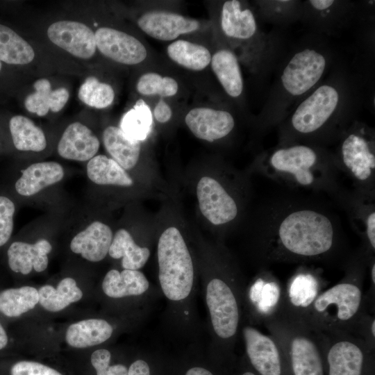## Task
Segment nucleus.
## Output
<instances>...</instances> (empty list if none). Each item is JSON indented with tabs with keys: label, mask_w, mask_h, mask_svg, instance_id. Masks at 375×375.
Instances as JSON below:
<instances>
[{
	"label": "nucleus",
	"mask_w": 375,
	"mask_h": 375,
	"mask_svg": "<svg viewBox=\"0 0 375 375\" xmlns=\"http://www.w3.org/2000/svg\"><path fill=\"white\" fill-rule=\"evenodd\" d=\"M283 188L265 197L256 247L262 269L274 263L343 267L353 251L333 200Z\"/></svg>",
	"instance_id": "nucleus-1"
},
{
	"label": "nucleus",
	"mask_w": 375,
	"mask_h": 375,
	"mask_svg": "<svg viewBox=\"0 0 375 375\" xmlns=\"http://www.w3.org/2000/svg\"><path fill=\"white\" fill-rule=\"evenodd\" d=\"M342 74L321 82L279 124V144L337 142L351 122L355 97Z\"/></svg>",
	"instance_id": "nucleus-2"
},
{
	"label": "nucleus",
	"mask_w": 375,
	"mask_h": 375,
	"mask_svg": "<svg viewBox=\"0 0 375 375\" xmlns=\"http://www.w3.org/2000/svg\"><path fill=\"white\" fill-rule=\"evenodd\" d=\"M265 176L282 187L328 195L340 206L349 192L341 184L334 153L326 147L303 142L278 144L260 158Z\"/></svg>",
	"instance_id": "nucleus-3"
},
{
	"label": "nucleus",
	"mask_w": 375,
	"mask_h": 375,
	"mask_svg": "<svg viewBox=\"0 0 375 375\" xmlns=\"http://www.w3.org/2000/svg\"><path fill=\"white\" fill-rule=\"evenodd\" d=\"M367 262L361 248L353 251L342 267V278L322 291L300 317L320 332L355 335L360 319L369 312L364 292Z\"/></svg>",
	"instance_id": "nucleus-4"
},
{
	"label": "nucleus",
	"mask_w": 375,
	"mask_h": 375,
	"mask_svg": "<svg viewBox=\"0 0 375 375\" xmlns=\"http://www.w3.org/2000/svg\"><path fill=\"white\" fill-rule=\"evenodd\" d=\"M331 62V53L322 42H306L290 54L262 113L265 129L279 125L290 107L321 83Z\"/></svg>",
	"instance_id": "nucleus-5"
},
{
	"label": "nucleus",
	"mask_w": 375,
	"mask_h": 375,
	"mask_svg": "<svg viewBox=\"0 0 375 375\" xmlns=\"http://www.w3.org/2000/svg\"><path fill=\"white\" fill-rule=\"evenodd\" d=\"M262 324L276 340L292 375H325L321 332L282 308Z\"/></svg>",
	"instance_id": "nucleus-6"
},
{
	"label": "nucleus",
	"mask_w": 375,
	"mask_h": 375,
	"mask_svg": "<svg viewBox=\"0 0 375 375\" xmlns=\"http://www.w3.org/2000/svg\"><path fill=\"white\" fill-rule=\"evenodd\" d=\"M337 142L334 154L341 172L352 181L355 192L374 197L375 141L372 128L354 120Z\"/></svg>",
	"instance_id": "nucleus-7"
},
{
	"label": "nucleus",
	"mask_w": 375,
	"mask_h": 375,
	"mask_svg": "<svg viewBox=\"0 0 375 375\" xmlns=\"http://www.w3.org/2000/svg\"><path fill=\"white\" fill-rule=\"evenodd\" d=\"M244 290L230 275L210 278L206 286L205 299L212 331L217 344L233 347L240 328Z\"/></svg>",
	"instance_id": "nucleus-8"
},
{
	"label": "nucleus",
	"mask_w": 375,
	"mask_h": 375,
	"mask_svg": "<svg viewBox=\"0 0 375 375\" xmlns=\"http://www.w3.org/2000/svg\"><path fill=\"white\" fill-rule=\"evenodd\" d=\"M158 280L162 293L172 301H181L190 294L194 267L187 244L178 228L171 226L158 242Z\"/></svg>",
	"instance_id": "nucleus-9"
},
{
	"label": "nucleus",
	"mask_w": 375,
	"mask_h": 375,
	"mask_svg": "<svg viewBox=\"0 0 375 375\" xmlns=\"http://www.w3.org/2000/svg\"><path fill=\"white\" fill-rule=\"evenodd\" d=\"M321 334L328 375L364 374L373 351L359 337L342 331Z\"/></svg>",
	"instance_id": "nucleus-10"
},
{
	"label": "nucleus",
	"mask_w": 375,
	"mask_h": 375,
	"mask_svg": "<svg viewBox=\"0 0 375 375\" xmlns=\"http://www.w3.org/2000/svg\"><path fill=\"white\" fill-rule=\"evenodd\" d=\"M219 25L223 35L228 40L240 44L253 42L272 56L271 42L259 30L253 10L242 1L228 0L223 2Z\"/></svg>",
	"instance_id": "nucleus-11"
},
{
	"label": "nucleus",
	"mask_w": 375,
	"mask_h": 375,
	"mask_svg": "<svg viewBox=\"0 0 375 375\" xmlns=\"http://www.w3.org/2000/svg\"><path fill=\"white\" fill-rule=\"evenodd\" d=\"M284 297V287L267 269H262L244 292V304L251 319L262 324L280 309Z\"/></svg>",
	"instance_id": "nucleus-12"
},
{
	"label": "nucleus",
	"mask_w": 375,
	"mask_h": 375,
	"mask_svg": "<svg viewBox=\"0 0 375 375\" xmlns=\"http://www.w3.org/2000/svg\"><path fill=\"white\" fill-rule=\"evenodd\" d=\"M247 358L259 375H283V360L274 338L250 324L241 327Z\"/></svg>",
	"instance_id": "nucleus-13"
},
{
	"label": "nucleus",
	"mask_w": 375,
	"mask_h": 375,
	"mask_svg": "<svg viewBox=\"0 0 375 375\" xmlns=\"http://www.w3.org/2000/svg\"><path fill=\"white\" fill-rule=\"evenodd\" d=\"M197 194L201 213L213 225H224L237 217L238 203L215 178L202 177L197 184Z\"/></svg>",
	"instance_id": "nucleus-14"
},
{
	"label": "nucleus",
	"mask_w": 375,
	"mask_h": 375,
	"mask_svg": "<svg viewBox=\"0 0 375 375\" xmlns=\"http://www.w3.org/2000/svg\"><path fill=\"white\" fill-rule=\"evenodd\" d=\"M96 46L106 58L120 64L135 65L142 62L148 56L144 44L124 31L100 27L94 33Z\"/></svg>",
	"instance_id": "nucleus-15"
},
{
	"label": "nucleus",
	"mask_w": 375,
	"mask_h": 375,
	"mask_svg": "<svg viewBox=\"0 0 375 375\" xmlns=\"http://www.w3.org/2000/svg\"><path fill=\"white\" fill-rule=\"evenodd\" d=\"M326 285L320 272L301 267L284 288L281 308L301 317Z\"/></svg>",
	"instance_id": "nucleus-16"
},
{
	"label": "nucleus",
	"mask_w": 375,
	"mask_h": 375,
	"mask_svg": "<svg viewBox=\"0 0 375 375\" xmlns=\"http://www.w3.org/2000/svg\"><path fill=\"white\" fill-rule=\"evenodd\" d=\"M138 27L148 36L160 41L173 42L180 35L194 33L201 26L194 18L167 10H149L139 17Z\"/></svg>",
	"instance_id": "nucleus-17"
},
{
	"label": "nucleus",
	"mask_w": 375,
	"mask_h": 375,
	"mask_svg": "<svg viewBox=\"0 0 375 375\" xmlns=\"http://www.w3.org/2000/svg\"><path fill=\"white\" fill-rule=\"evenodd\" d=\"M47 35L53 44L76 57L88 59L96 52L94 33L83 23L69 20L54 22L49 26Z\"/></svg>",
	"instance_id": "nucleus-18"
},
{
	"label": "nucleus",
	"mask_w": 375,
	"mask_h": 375,
	"mask_svg": "<svg viewBox=\"0 0 375 375\" xmlns=\"http://www.w3.org/2000/svg\"><path fill=\"white\" fill-rule=\"evenodd\" d=\"M185 122L197 138L214 142L228 136L234 129L233 115L228 110L210 107H196L190 110Z\"/></svg>",
	"instance_id": "nucleus-19"
},
{
	"label": "nucleus",
	"mask_w": 375,
	"mask_h": 375,
	"mask_svg": "<svg viewBox=\"0 0 375 375\" xmlns=\"http://www.w3.org/2000/svg\"><path fill=\"white\" fill-rule=\"evenodd\" d=\"M51 249V244L45 239L33 244L14 241L6 250L8 266L12 272L22 275L30 274L32 269L42 272L47 268Z\"/></svg>",
	"instance_id": "nucleus-20"
},
{
	"label": "nucleus",
	"mask_w": 375,
	"mask_h": 375,
	"mask_svg": "<svg viewBox=\"0 0 375 375\" xmlns=\"http://www.w3.org/2000/svg\"><path fill=\"white\" fill-rule=\"evenodd\" d=\"M99 147V140L92 131L76 122L65 128L58 142L57 151L65 159L86 161L96 156Z\"/></svg>",
	"instance_id": "nucleus-21"
},
{
	"label": "nucleus",
	"mask_w": 375,
	"mask_h": 375,
	"mask_svg": "<svg viewBox=\"0 0 375 375\" xmlns=\"http://www.w3.org/2000/svg\"><path fill=\"white\" fill-rule=\"evenodd\" d=\"M112 238V231L107 224L94 221L72 238L69 247L84 259L97 262L108 253Z\"/></svg>",
	"instance_id": "nucleus-22"
},
{
	"label": "nucleus",
	"mask_w": 375,
	"mask_h": 375,
	"mask_svg": "<svg viewBox=\"0 0 375 375\" xmlns=\"http://www.w3.org/2000/svg\"><path fill=\"white\" fill-rule=\"evenodd\" d=\"M65 175L62 166L54 161L33 163L22 171L15 181V192L22 197L33 196L47 186L60 181Z\"/></svg>",
	"instance_id": "nucleus-23"
},
{
	"label": "nucleus",
	"mask_w": 375,
	"mask_h": 375,
	"mask_svg": "<svg viewBox=\"0 0 375 375\" xmlns=\"http://www.w3.org/2000/svg\"><path fill=\"white\" fill-rule=\"evenodd\" d=\"M210 65L227 95L240 98L244 90V81L237 55L228 48L219 49L212 55Z\"/></svg>",
	"instance_id": "nucleus-24"
},
{
	"label": "nucleus",
	"mask_w": 375,
	"mask_h": 375,
	"mask_svg": "<svg viewBox=\"0 0 375 375\" xmlns=\"http://www.w3.org/2000/svg\"><path fill=\"white\" fill-rule=\"evenodd\" d=\"M104 294L113 299L140 296L149 288V282L139 270L110 269L102 281Z\"/></svg>",
	"instance_id": "nucleus-25"
},
{
	"label": "nucleus",
	"mask_w": 375,
	"mask_h": 375,
	"mask_svg": "<svg viewBox=\"0 0 375 375\" xmlns=\"http://www.w3.org/2000/svg\"><path fill=\"white\" fill-rule=\"evenodd\" d=\"M113 331L112 326L105 319H84L69 326L65 333V341L74 348H88L109 340Z\"/></svg>",
	"instance_id": "nucleus-26"
},
{
	"label": "nucleus",
	"mask_w": 375,
	"mask_h": 375,
	"mask_svg": "<svg viewBox=\"0 0 375 375\" xmlns=\"http://www.w3.org/2000/svg\"><path fill=\"white\" fill-rule=\"evenodd\" d=\"M103 145L112 158L125 170L133 168L140 157V141L128 137L119 127L109 126L102 135Z\"/></svg>",
	"instance_id": "nucleus-27"
},
{
	"label": "nucleus",
	"mask_w": 375,
	"mask_h": 375,
	"mask_svg": "<svg viewBox=\"0 0 375 375\" xmlns=\"http://www.w3.org/2000/svg\"><path fill=\"white\" fill-rule=\"evenodd\" d=\"M33 87L35 92L26 97L24 106L28 112L38 116L47 115L49 110L54 112H59L69 99V92L65 88L52 90L47 79L36 81Z\"/></svg>",
	"instance_id": "nucleus-28"
},
{
	"label": "nucleus",
	"mask_w": 375,
	"mask_h": 375,
	"mask_svg": "<svg viewBox=\"0 0 375 375\" xmlns=\"http://www.w3.org/2000/svg\"><path fill=\"white\" fill-rule=\"evenodd\" d=\"M108 254L114 259L122 258L124 269L138 270L147 262L150 251L138 245L127 230L120 228L113 236Z\"/></svg>",
	"instance_id": "nucleus-29"
},
{
	"label": "nucleus",
	"mask_w": 375,
	"mask_h": 375,
	"mask_svg": "<svg viewBox=\"0 0 375 375\" xmlns=\"http://www.w3.org/2000/svg\"><path fill=\"white\" fill-rule=\"evenodd\" d=\"M166 51L171 60L191 71H202L210 64L212 54L210 50L196 42L176 40L168 44Z\"/></svg>",
	"instance_id": "nucleus-30"
},
{
	"label": "nucleus",
	"mask_w": 375,
	"mask_h": 375,
	"mask_svg": "<svg viewBox=\"0 0 375 375\" xmlns=\"http://www.w3.org/2000/svg\"><path fill=\"white\" fill-rule=\"evenodd\" d=\"M38 303L49 312L60 311L71 303L78 301L83 297L82 290L71 277L62 279L56 288L45 285L38 290Z\"/></svg>",
	"instance_id": "nucleus-31"
},
{
	"label": "nucleus",
	"mask_w": 375,
	"mask_h": 375,
	"mask_svg": "<svg viewBox=\"0 0 375 375\" xmlns=\"http://www.w3.org/2000/svg\"><path fill=\"white\" fill-rule=\"evenodd\" d=\"M9 131L12 144L19 151L40 152L47 147L43 131L26 117L13 116L9 121Z\"/></svg>",
	"instance_id": "nucleus-32"
},
{
	"label": "nucleus",
	"mask_w": 375,
	"mask_h": 375,
	"mask_svg": "<svg viewBox=\"0 0 375 375\" xmlns=\"http://www.w3.org/2000/svg\"><path fill=\"white\" fill-rule=\"evenodd\" d=\"M86 172L89 179L97 185L128 187L133 184L126 171L105 155H97L91 158L87 164Z\"/></svg>",
	"instance_id": "nucleus-33"
},
{
	"label": "nucleus",
	"mask_w": 375,
	"mask_h": 375,
	"mask_svg": "<svg viewBox=\"0 0 375 375\" xmlns=\"http://www.w3.org/2000/svg\"><path fill=\"white\" fill-rule=\"evenodd\" d=\"M35 57L32 47L10 28L0 24V61L26 65Z\"/></svg>",
	"instance_id": "nucleus-34"
},
{
	"label": "nucleus",
	"mask_w": 375,
	"mask_h": 375,
	"mask_svg": "<svg viewBox=\"0 0 375 375\" xmlns=\"http://www.w3.org/2000/svg\"><path fill=\"white\" fill-rule=\"evenodd\" d=\"M39 302L38 290L22 286L0 292V313L7 317H17L33 309Z\"/></svg>",
	"instance_id": "nucleus-35"
},
{
	"label": "nucleus",
	"mask_w": 375,
	"mask_h": 375,
	"mask_svg": "<svg viewBox=\"0 0 375 375\" xmlns=\"http://www.w3.org/2000/svg\"><path fill=\"white\" fill-rule=\"evenodd\" d=\"M152 124L153 115L150 108L144 100L139 99L122 116L119 128L128 137L141 142L149 135Z\"/></svg>",
	"instance_id": "nucleus-36"
},
{
	"label": "nucleus",
	"mask_w": 375,
	"mask_h": 375,
	"mask_svg": "<svg viewBox=\"0 0 375 375\" xmlns=\"http://www.w3.org/2000/svg\"><path fill=\"white\" fill-rule=\"evenodd\" d=\"M78 96L86 105L98 109L110 106L115 99V92L108 83L89 76L81 85Z\"/></svg>",
	"instance_id": "nucleus-37"
},
{
	"label": "nucleus",
	"mask_w": 375,
	"mask_h": 375,
	"mask_svg": "<svg viewBox=\"0 0 375 375\" xmlns=\"http://www.w3.org/2000/svg\"><path fill=\"white\" fill-rule=\"evenodd\" d=\"M135 88L141 95L159 96L163 99L175 96L178 91V83L171 76L147 72L139 77Z\"/></svg>",
	"instance_id": "nucleus-38"
},
{
	"label": "nucleus",
	"mask_w": 375,
	"mask_h": 375,
	"mask_svg": "<svg viewBox=\"0 0 375 375\" xmlns=\"http://www.w3.org/2000/svg\"><path fill=\"white\" fill-rule=\"evenodd\" d=\"M15 205L7 195L0 194V248L10 240L14 228Z\"/></svg>",
	"instance_id": "nucleus-39"
},
{
	"label": "nucleus",
	"mask_w": 375,
	"mask_h": 375,
	"mask_svg": "<svg viewBox=\"0 0 375 375\" xmlns=\"http://www.w3.org/2000/svg\"><path fill=\"white\" fill-rule=\"evenodd\" d=\"M111 353L106 349L94 351L91 363L97 375H128V368L122 364L110 365Z\"/></svg>",
	"instance_id": "nucleus-40"
},
{
	"label": "nucleus",
	"mask_w": 375,
	"mask_h": 375,
	"mask_svg": "<svg viewBox=\"0 0 375 375\" xmlns=\"http://www.w3.org/2000/svg\"><path fill=\"white\" fill-rule=\"evenodd\" d=\"M265 17L272 19H285L289 15L301 13L300 3L294 1H262Z\"/></svg>",
	"instance_id": "nucleus-41"
},
{
	"label": "nucleus",
	"mask_w": 375,
	"mask_h": 375,
	"mask_svg": "<svg viewBox=\"0 0 375 375\" xmlns=\"http://www.w3.org/2000/svg\"><path fill=\"white\" fill-rule=\"evenodd\" d=\"M10 375H62L57 370L42 363L22 360L10 368Z\"/></svg>",
	"instance_id": "nucleus-42"
},
{
	"label": "nucleus",
	"mask_w": 375,
	"mask_h": 375,
	"mask_svg": "<svg viewBox=\"0 0 375 375\" xmlns=\"http://www.w3.org/2000/svg\"><path fill=\"white\" fill-rule=\"evenodd\" d=\"M375 315L369 312L365 313L357 326L355 335L359 337L368 347L374 351L375 347Z\"/></svg>",
	"instance_id": "nucleus-43"
},
{
	"label": "nucleus",
	"mask_w": 375,
	"mask_h": 375,
	"mask_svg": "<svg viewBox=\"0 0 375 375\" xmlns=\"http://www.w3.org/2000/svg\"><path fill=\"white\" fill-rule=\"evenodd\" d=\"M367 276H369V289L365 292L367 310L369 313L375 312V257L367 262Z\"/></svg>",
	"instance_id": "nucleus-44"
},
{
	"label": "nucleus",
	"mask_w": 375,
	"mask_h": 375,
	"mask_svg": "<svg viewBox=\"0 0 375 375\" xmlns=\"http://www.w3.org/2000/svg\"><path fill=\"white\" fill-rule=\"evenodd\" d=\"M152 115L157 122L163 124L171 119L172 110L170 106L161 98L155 106Z\"/></svg>",
	"instance_id": "nucleus-45"
},
{
	"label": "nucleus",
	"mask_w": 375,
	"mask_h": 375,
	"mask_svg": "<svg viewBox=\"0 0 375 375\" xmlns=\"http://www.w3.org/2000/svg\"><path fill=\"white\" fill-rule=\"evenodd\" d=\"M128 375H150L149 365L145 360L138 359L130 365Z\"/></svg>",
	"instance_id": "nucleus-46"
},
{
	"label": "nucleus",
	"mask_w": 375,
	"mask_h": 375,
	"mask_svg": "<svg viewBox=\"0 0 375 375\" xmlns=\"http://www.w3.org/2000/svg\"><path fill=\"white\" fill-rule=\"evenodd\" d=\"M185 375H213L212 373L207 369L202 367H193L189 369Z\"/></svg>",
	"instance_id": "nucleus-47"
},
{
	"label": "nucleus",
	"mask_w": 375,
	"mask_h": 375,
	"mask_svg": "<svg viewBox=\"0 0 375 375\" xmlns=\"http://www.w3.org/2000/svg\"><path fill=\"white\" fill-rule=\"evenodd\" d=\"M8 344V333L0 322V350L3 349Z\"/></svg>",
	"instance_id": "nucleus-48"
},
{
	"label": "nucleus",
	"mask_w": 375,
	"mask_h": 375,
	"mask_svg": "<svg viewBox=\"0 0 375 375\" xmlns=\"http://www.w3.org/2000/svg\"><path fill=\"white\" fill-rule=\"evenodd\" d=\"M240 375H256L254 372L247 371L241 374Z\"/></svg>",
	"instance_id": "nucleus-49"
},
{
	"label": "nucleus",
	"mask_w": 375,
	"mask_h": 375,
	"mask_svg": "<svg viewBox=\"0 0 375 375\" xmlns=\"http://www.w3.org/2000/svg\"><path fill=\"white\" fill-rule=\"evenodd\" d=\"M1 67H2V65H1V62L0 61V71H1Z\"/></svg>",
	"instance_id": "nucleus-50"
}]
</instances>
